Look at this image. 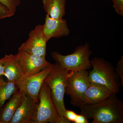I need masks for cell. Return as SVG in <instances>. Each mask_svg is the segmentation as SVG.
Segmentation results:
<instances>
[{
  "mask_svg": "<svg viewBox=\"0 0 123 123\" xmlns=\"http://www.w3.org/2000/svg\"><path fill=\"white\" fill-rule=\"evenodd\" d=\"M80 114L91 123H123V102L114 94L98 103L79 107Z\"/></svg>",
  "mask_w": 123,
  "mask_h": 123,
  "instance_id": "6da1fadb",
  "label": "cell"
},
{
  "mask_svg": "<svg viewBox=\"0 0 123 123\" xmlns=\"http://www.w3.org/2000/svg\"><path fill=\"white\" fill-rule=\"evenodd\" d=\"M73 73L56 63L44 81V83L50 88L52 101L63 123H71L64 117L67 109L65 105L64 97L67 79Z\"/></svg>",
  "mask_w": 123,
  "mask_h": 123,
  "instance_id": "7a4b0ae2",
  "label": "cell"
},
{
  "mask_svg": "<svg viewBox=\"0 0 123 123\" xmlns=\"http://www.w3.org/2000/svg\"><path fill=\"white\" fill-rule=\"evenodd\" d=\"M93 69L89 73L91 83L100 84L117 94L120 90L119 78L112 64L103 58L95 57L90 60Z\"/></svg>",
  "mask_w": 123,
  "mask_h": 123,
  "instance_id": "3957f363",
  "label": "cell"
},
{
  "mask_svg": "<svg viewBox=\"0 0 123 123\" xmlns=\"http://www.w3.org/2000/svg\"><path fill=\"white\" fill-rule=\"evenodd\" d=\"M92 53L89 44L86 43L77 47L74 52L69 55H63L53 51L51 56L62 67L75 72L90 68L91 66L90 57Z\"/></svg>",
  "mask_w": 123,
  "mask_h": 123,
  "instance_id": "277c9868",
  "label": "cell"
},
{
  "mask_svg": "<svg viewBox=\"0 0 123 123\" xmlns=\"http://www.w3.org/2000/svg\"><path fill=\"white\" fill-rule=\"evenodd\" d=\"M38 101L34 123H63L52 101L50 88L44 82L40 91Z\"/></svg>",
  "mask_w": 123,
  "mask_h": 123,
  "instance_id": "5b68a950",
  "label": "cell"
},
{
  "mask_svg": "<svg viewBox=\"0 0 123 123\" xmlns=\"http://www.w3.org/2000/svg\"><path fill=\"white\" fill-rule=\"evenodd\" d=\"M89 73L87 70L75 72L67 79L65 93L70 97L73 106L79 107L81 105L82 97L91 84Z\"/></svg>",
  "mask_w": 123,
  "mask_h": 123,
  "instance_id": "8992f818",
  "label": "cell"
},
{
  "mask_svg": "<svg viewBox=\"0 0 123 123\" xmlns=\"http://www.w3.org/2000/svg\"><path fill=\"white\" fill-rule=\"evenodd\" d=\"M54 64L39 72L30 76H23L16 82L19 90L38 103L40 91L46 77L51 72Z\"/></svg>",
  "mask_w": 123,
  "mask_h": 123,
  "instance_id": "52a82bcc",
  "label": "cell"
},
{
  "mask_svg": "<svg viewBox=\"0 0 123 123\" xmlns=\"http://www.w3.org/2000/svg\"><path fill=\"white\" fill-rule=\"evenodd\" d=\"M43 25H37L32 30L29 37L18 49L39 57H46L47 42L43 35Z\"/></svg>",
  "mask_w": 123,
  "mask_h": 123,
  "instance_id": "ba28073f",
  "label": "cell"
},
{
  "mask_svg": "<svg viewBox=\"0 0 123 123\" xmlns=\"http://www.w3.org/2000/svg\"><path fill=\"white\" fill-rule=\"evenodd\" d=\"M23 76L34 75L53 64L46 59V57L36 56L22 50L18 49L17 54Z\"/></svg>",
  "mask_w": 123,
  "mask_h": 123,
  "instance_id": "9c48e42d",
  "label": "cell"
},
{
  "mask_svg": "<svg viewBox=\"0 0 123 123\" xmlns=\"http://www.w3.org/2000/svg\"><path fill=\"white\" fill-rule=\"evenodd\" d=\"M38 103L23 93L22 102L9 123H34Z\"/></svg>",
  "mask_w": 123,
  "mask_h": 123,
  "instance_id": "30bf717a",
  "label": "cell"
},
{
  "mask_svg": "<svg viewBox=\"0 0 123 123\" xmlns=\"http://www.w3.org/2000/svg\"><path fill=\"white\" fill-rule=\"evenodd\" d=\"M69 34L70 31L65 19H55L46 14L43 35L47 42L52 38L67 36Z\"/></svg>",
  "mask_w": 123,
  "mask_h": 123,
  "instance_id": "8fae6325",
  "label": "cell"
},
{
  "mask_svg": "<svg viewBox=\"0 0 123 123\" xmlns=\"http://www.w3.org/2000/svg\"><path fill=\"white\" fill-rule=\"evenodd\" d=\"M113 94L111 91L104 86L91 83L82 97L81 105L98 103L108 98Z\"/></svg>",
  "mask_w": 123,
  "mask_h": 123,
  "instance_id": "7c38bea8",
  "label": "cell"
},
{
  "mask_svg": "<svg viewBox=\"0 0 123 123\" xmlns=\"http://www.w3.org/2000/svg\"><path fill=\"white\" fill-rule=\"evenodd\" d=\"M0 60L4 68L5 76L8 81L16 83L23 76L17 54L6 55Z\"/></svg>",
  "mask_w": 123,
  "mask_h": 123,
  "instance_id": "4fadbf2b",
  "label": "cell"
},
{
  "mask_svg": "<svg viewBox=\"0 0 123 123\" xmlns=\"http://www.w3.org/2000/svg\"><path fill=\"white\" fill-rule=\"evenodd\" d=\"M23 93L18 91L4 105L0 111V122L1 123H9L13 117L16 110L22 102Z\"/></svg>",
  "mask_w": 123,
  "mask_h": 123,
  "instance_id": "5bb4252c",
  "label": "cell"
},
{
  "mask_svg": "<svg viewBox=\"0 0 123 123\" xmlns=\"http://www.w3.org/2000/svg\"><path fill=\"white\" fill-rule=\"evenodd\" d=\"M47 14L55 19L63 18L65 15L66 0H42Z\"/></svg>",
  "mask_w": 123,
  "mask_h": 123,
  "instance_id": "9a60e30c",
  "label": "cell"
},
{
  "mask_svg": "<svg viewBox=\"0 0 123 123\" xmlns=\"http://www.w3.org/2000/svg\"><path fill=\"white\" fill-rule=\"evenodd\" d=\"M16 83L8 81H5L1 78L0 79V111L6 101L11 98L14 94L18 91Z\"/></svg>",
  "mask_w": 123,
  "mask_h": 123,
  "instance_id": "2e32d148",
  "label": "cell"
},
{
  "mask_svg": "<svg viewBox=\"0 0 123 123\" xmlns=\"http://www.w3.org/2000/svg\"><path fill=\"white\" fill-rule=\"evenodd\" d=\"M0 2L6 6L15 14L18 7L21 4V0H0Z\"/></svg>",
  "mask_w": 123,
  "mask_h": 123,
  "instance_id": "e0dca14e",
  "label": "cell"
},
{
  "mask_svg": "<svg viewBox=\"0 0 123 123\" xmlns=\"http://www.w3.org/2000/svg\"><path fill=\"white\" fill-rule=\"evenodd\" d=\"M15 13L12 12L8 8L0 2V20L12 17Z\"/></svg>",
  "mask_w": 123,
  "mask_h": 123,
  "instance_id": "ac0fdd59",
  "label": "cell"
},
{
  "mask_svg": "<svg viewBox=\"0 0 123 123\" xmlns=\"http://www.w3.org/2000/svg\"><path fill=\"white\" fill-rule=\"evenodd\" d=\"M115 69L117 75L121 79L122 86H123V56H121L117 65Z\"/></svg>",
  "mask_w": 123,
  "mask_h": 123,
  "instance_id": "d6986e66",
  "label": "cell"
},
{
  "mask_svg": "<svg viewBox=\"0 0 123 123\" xmlns=\"http://www.w3.org/2000/svg\"><path fill=\"white\" fill-rule=\"evenodd\" d=\"M113 7L117 13L119 15H123V0H111Z\"/></svg>",
  "mask_w": 123,
  "mask_h": 123,
  "instance_id": "ffe728a7",
  "label": "cell"
},
{
  "mask_svg": "<svg viewBox=\"0 0 123 123\" xmlns=\"http://www.w3.org/2000/svg\"><path fill=\"white\" fill-rule=\"evenodd\" d=\"M77 115L73 111L66 110L65 112L64 117L69 122L74 123Z\"/></svg>",
  "mask_w": 123,
  "mask_h": 123,
  "instance_id": "44dd1931",
  "label": "cell"
},
{
  "mask_svg": "<svg viewBox=\"0 0 123 123\" xmlns=\"http://www.w3.org/2000/svg\"><path fill=\"white\" fill-rule=\"evenodd\" d=\"M74 123H89L88 120L83 115H77L76 118L75 119Z\"/></svg>",
  "mask_w": 123,
  "mask_h": 123,
  "instance_id": "7402d4cb",
  "label": "cell"
},
{
  "mask_svg": "<svg viewBox=\"0 0 123 123\" xmlns=\"http://www.w3.org/2000/svg\"><path fill=\"white\" fill-rule=\"evenodd\" d=\"M5 76L4 68V66L0 59V79L1 76Z\"/></svg>",
  "mask_w": 123,
  "mask_h": 123,
  "instance_id": "603a6c76",
  "label": "cell"
},
{
  "mask_svg": "<svg viewBox=\"0 0 123 123\" xmlns=\"http://www.w3.org/2000/svg\"><path fill=\"white\" fill-rule=\"evenodd\" d=\"M0 123H1V122H0Z\"/></svg>",
  "mask_w": 123,
  "mask_h": 123,
  "instance_id": "cb8c5ba5",
  "label": "cell"
}]
</instances>
